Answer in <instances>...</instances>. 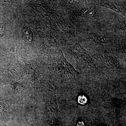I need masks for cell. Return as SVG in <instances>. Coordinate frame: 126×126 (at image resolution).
I'll use <instances>...</instances> for the list:
<instances>
[{"instance_id": "cell-8", "label": "cell", "mask_w": 126, "mask_h": 126, "mask_svg": "<svg viewBox=\"0 0 126 126\" xmlns=\"http://www.w3.org/2000/svg\"><path fill=\"white\" fill-rule=\"evenodd\" d=\"M78 101L80 104L84 105L87 103V99L86 97L84 95H81L79 97Z\"/></svg>"}, {"instance_id": "cell-1", "label": "cell", "mask_w": 126, "mask_h": 126, "mask_svg": "<svg viewBox=\"0 0 126 126\" xmlns=\"http://www.w3.org/2000/svg\"><path fill=\"white\" fill-rule=\"evenodd\" d=\"M46 105L49 110L52 112L58 114L59 111L57 104L56 89L54 86H49L46 98Z\"/></svg>"}, {"instance_id": "cell-5", "label": "cell", "mask_w": 126, "mask_h": 126, "mask_svg": "<svg viewBox=\"0 0 126 126\" xmlns=\"http://www.w3.org/2000/svg\"><path fill=\"white\" fill-rule=\"evenodd\" d=\"M81 15L84 17H94L96 12L93 9L90 7H85L81 11Z\"/></svg>"}, {"instance_id": "cell-7", "label": "cell", "mask_w": 126, "mask_h": 126, "mask_svg": "<svg viewBox=\"0 0 126 126\" xmlns=\"http://www.w3.org/2000/svg\"><path fill=\"white\" fill-rule=\"evenodd\" d=\"M24 35L25 39L29 42H31L33 40L32 32L29 28H25L24 30Z\"/></svg>"}, {"instance_id": "cell-2", "label": "cell", "mask_w": 126, "mask_h": 126, "mask_svg": "<svg viewBox=\"0 0 126 126\" xmlns=\"http://www.w3.org/2000/svg\"><path fill=\"white\" fill-rule=\"evenodd\" d=\"M73 53L79 60L88 65L95 67V63L92 57L86 53L79 45L76 46Z\"/></svg>"}, {"instance_id": "cell-9", "label": "cell", "mask_w": 126, "mask_h": 126, "mask_svg": "<svg viewBox=\"0 0 126 126\" xmlns=\"http://www.w3.org/2000/svg\"><path fill=\"white\" fill-rule=\"evenodd\" d=\"M4 30L5 25L4 24H0V37L4 34Z\"/></svg>"}, {"instance_id": "cell-6", "label": "cell", "mask_w": 126, "mask_h": 126, "mask_svg": "<svg viewBox=\"0 0 126 126\" xmlns=\"http://www.w3.org/2000/svg\"><path fill=\"white\" fill-rule=\"evenodd\" d=\"M102 4L103 6L108 7L118 13H121L122 14H123V13H125L126 12V11H123L122 8L119 7V6L117 5L114 3H111V2L106 3H106H103Z\"/></svg>"}, {"instance_id": "cell-3", "label": "cell", "mask_w": 126, "mask_h": 126, "mask_svg": "<svg viewBox=\"0 0 126 126\" xmlns=\"http://www.w3.org/2000/svg\"><path fill=\"white\" fill-rule=\"evenodd\" d=\"M91 42L96 45H103L107 43L105 37L98 34H94L92 35L89 38Z\"/></svg>"}, {"instance_id": "cell-4", "label": "cell", "mask_w": 126, "mask_h": 126, "mask_svg": "<svg viewBox=\"0 0 126 126\" xmlns=\"http://www.w3.org/2000/svg\"><path fill=\"white\" fill-rule=\"evenodd\" d=\"M102 63L104 65L109 67H114L116 64L115 60L111 56L108 55H104L101 57Z\"/></svg>"}, {"instance_id": "cell-10", "label": "cell", "mask_w": 126, "mask_h": 126, "mask_svg": "<svg viewBox=\"0 0 126 126\" xmlns=\"http://www.w3.org/2000/svg\"><path fill=\"white\" fill-rule=\"evenodd\" d=\"M78 126H84V124H83V122H79L78 124Z\"/></svg>"}]
</instances>
